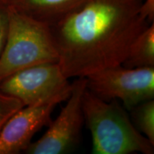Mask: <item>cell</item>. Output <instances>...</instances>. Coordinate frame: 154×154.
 I'll list each match as a JSON object with an SVG mask.
<instances>
[{"label":"cell","instance_id":"cell-1","mask_svg":"<svg viewBox=\"0 0 154 154\" xmlns=\"http://www.w3.org/2000/svg\"><path fill=\"white\" fill-rule=\"evenodd\" d=\"M142 2L84 0L50 26L65 76L86 77L122 64L136 38L151 24L140 13Z\"/></svg>","mask_w":154,"mask_h":154},{"label":"cell","instance_id":"cell-2","mask_svg":"<svg viewBox=\"0 0 154 154\" xmlns=\"http://www.w3.org/2000/svg\"><path fill=\"white\" fill-rule=\"evenodd\" d=\"M82 110L84 123L91 134L92 153H154V145L136 128L117 100L104 101L86 88Z\"/></svg>","mask_w":154,"mask_h":154},{"label":"cell","instance_id":"cell-3","mask_svg":"<svg viewBox=\"0 0 154 154\" xmlns=\"http://www.w3.org/2000/svg\"><path fill=\"white\" fill-rule=\"evenodd\" d=\"M58 61L50 26L9 8L8 34L0 57V82L22 69Z\"/></svg>","mask_w":154,"mask_h":154},{"label":"cell","instance_id":"cell-4","mask_svg":"<svg viewBox=\"0 0 154 154\" xmlns=\"http://www.w3.org/2000/svg\"><path fill=\"white\" fill-rule=\"evenodd\" d=\"M86 88L104 100H120L126 110L154 99V66L127 68L122 65L102 69L86 76Z\"/></svg>","mask_w":154,"mask_h":154},{"label":"cell","instance_id":"cell-5","mask_svg":"<svg viewBox=\"0 0 154 154\" xmlns=\"http://www.w3.org/2000/svg\"><path fill=\"white\" fill-rule=\"evenodd\" d=\"M86 90V77H78L72 84L70 96L65 106L43 136L32 142L25 150L28 154H63L78 144L84 123L82 101Z\"/></svg>","mask_w":154,"mask_h":154},{"label":"cell","instance_id":"cell-6","mask_svg":"<svg viewBox=\"0 0 154 154\" xmlns=\"http://www.w3.org/2000/svg\"><path fill=\"white\" fill-rule=\"evenodd\" d=\"M68 79L57 62L40 63L6 77L0 82V91L27 106L70 88Z\"/></svg>","mask_w":154,"mask_h":154},{"label":"cell","instance_id":"cell-7","mask_svg":"<svg viewBox=\"0 0 154 154\" xmlns=\"http://www.w3.org/2000/svg\"><path fill=\"white\" fill-rule=\"evenodd\" d=\"M72 87L52 97L24 106L14 113L0 132V154H18L25 151L36 132L49 124L54 109L66 101Z\"/></svg>","mask_w":154,"mask_h":154},{"label":"cell","instance_id":"cell-8","mask_svg":"<svg viewBox=\"0 0 154 154\" xmlns=\"http://www.w3.org/2000/svg\"><path fill=\"white\" fill-rule=\"evenodd\" d=\"M19 14L51 26L78 8L84 0H5Z\"/></svg>","mask_w":154,"mask_h":154},{"label":"cell","instance_id":"cell-9","mask_svg":"<svg viewBox=\"0 0 154 154\" xmlns=\"http://www.w3.org/2000/svg\"><path fill=\"white\" fill-rule=\"evenodd\" d=\"M121 65L127 68L154 66L153 22L136 38Z\"/></svg>","mask_w":154,"mask_h":154},{"label":"cell","instance_id":"cell-10","mask_svg":"<svg viewBox=\"0 0 154 154\" xmlns=\"http://www.w3.org/2000/svg\"><path fill=\"white\" fill-rule=\"evenodd\" d=\"M130 111L134 126L154 145V99L142 102Z\"/></svg>","mask_w":154,"mask_h":154},{"label":"cell","instance_id":"cell-11","mask_svg":"<svg viewBox=\"0 0 154 154\" xmlns=\"http://www.w3.org/2000/svg\"><path fill=\"white\" fill-rule=\"evenodd\" d=\"M23 106L18 99L0 91V132L9 119Z\"/></svg>","mask_w":154,"mask_h":154},{"label":"cell","instance_id":"cell-12","mask_svg":"<svg viewBox=\"0 0 154 154\" xmlns=\"http://www.w3.org/2000/svg\"><path fill=\"white\" fill-rule=\"evenodd\" d=\"M9 22V7L5 0H0V57L7 41Z\"/></svg>","mask_w":154,"mask_h":154}]
</instances>
